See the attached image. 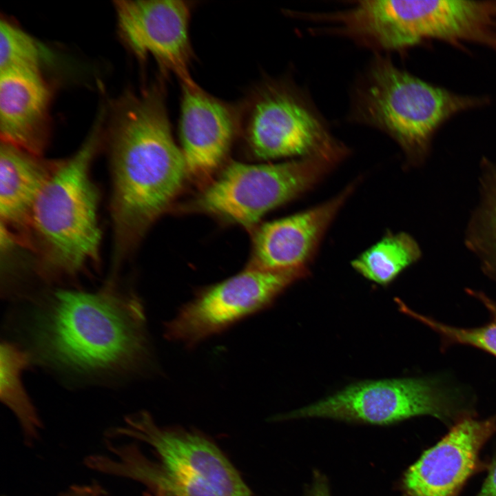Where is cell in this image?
<instances>
[{"mask_svg": "<svg viewBox=\"0 0 496 496\" xmlns=\"http://www.w3.org/2000/svg\"><path fill=\"white\" fill-rule=\"evenodd\" d=\"M107 138L116 266L171 204L187 171L160 85L123 95L114 107Z\"/></svg>", "mask_w": 496, "mask_h": 496, "instance_id": "1", "label": "cell"}, {"mask_svg": "<svg viewBox=\"0 0 496 496\" xmlns=\"http://www.w3.org/2000/svg\"><path fill=\"white\" fill-rule=\"evenodd\" d=\"M143 307L111 283L89 293L58 290L32 312L28 334L39 359L78 375L132 371L147 353Z\"/></svg>", "mask_w": 496, "mask_h": 496, "instance_id": "2", "label": "cell"}, {"mask_svg": "<svg viewBox=\"0 0 496 496\" xmlns=\"http://www.w3.org/2000/svg\"><path fill=\"white\" fill-rule=\"evenodd\" d=\"M114 432L147 444L154 461L134 445L111 446L115 458L95 456L94 469L131 478L167 496H252L224 453L198 433L161 427L146 412L127 417Z\"/></svg>", "mask_w": 496, "mask_h": 496, "instance_id": "3", "label": "cell"}, {"mask_svg": "<svg viewBox=\"0 0 496 496\" xmlns=\"http://www.w3.org/2000/svg\"><path fill=\"white\" fill-rule=\"evenodd\" d=\"M103 118L101 112L81 146L62 160L35 202L28 250L35 256L37 271L43 279L74 277L87 264L99 262V196L90 167L101 145Z\"/></svg>", "mask_w": 496, "mask_h": 496, "instance_id": "4", "label": "cell"}, {"mask_svg": "<svg viewBox=\"0 0 496 496\" xmlns=\"http://www.w3.org/2000/svg\"><path fill=\"white\" fill-rule=\"evenodd\" d=\"M486 101L428 83L377 54L353 89L349 116L386 133L409 161L420 163L445 121Z\"/></svg>", "mask_w": 496, "mask_h": 496, "instance_id": "5", "label": "cell"}, {"mask_svg": "<svg viewBox=\"0 0 496 496\" xmlns=\"http://www.w3.org/2000/svg\"><path fill=\"white\" fill-rule=\"evenodd\" d=\"M239 131L261 159L313 158L335 164L347 154L308 97L284 79L254 91L239 111Z\"/></svg>", "mask_w": 496, "mask_h": 496, "instance_id": "6", "label": "cell"}, {"mask_svg": "<svg viewBox=\"0 0 496 496\" xmlns=\"http://www.w3.org/2000/svg\"><path fill=\"white\" fill-rule=\"evenodd\" d=\"M457 388L435 377L403 378L357 382L277 420L328 418L388 425L431 415L455 423L470 415Z\"/></svg>", "mask_w": 496, "mask_h": 496, "instance_id": "7", "label": "cell"}, {"mask_svg": "<svg viewBox=\"0 0 496 496\" xmlns=\"http://www.w3.org/2000/svg\"><path fill=\"white\" fill-rule=\"evenodd\" d=\"M333 165L313 158L270 164L232 163L205 188L194 206L251 227L270 210L312 187Z\"/></svg>", "mask_w": 496, "mask_h": 496, "instance_id": "8", "label": "cell"}, {"mask_svg": "<svg viewBox=\"0 0 496 496\" xmlns=\"http://www.w3.org/2000/svg\"><path fill=\"white\" fill-rule=\"evenodd\" d=\"M307 268L262 271L247 268L210 287L185 304L165 325L170 340L192 346L238 320L269 307Z\"/></svg>", "mask_w": 496, "mask_h": 496, "instance_id": "9", "label": "cell"}, {"mask_svg": "<svg viewBox=\"0 0 496 496\" xmlns=\"http://www.w3.org/2000/svg\"><path fill=\"white\" fill-rule=\"evenodd\" d=\"M121 38L139 59L153 57L181 84L195 83L189 66L191 6L178 0H121L114 2Z\"/></svg>", "mask_w": 496, "mask_h": 496, "instance_id": "10", "label": "cell"}, {"mask_svg": "<svg viewBox=\"0 0 496 496\" xmlns=\"http://www.w3.org/2000/svg\"><path fill=\"white\" fill-rule=\"evenodd\" d=\"M496 432V415L458 420L448 433L404 473L403 496H458L474 472L479 452Z\"/></svg>", "mask_w": 496, "mask_h": 496, "instance_id": "11", "label": "cell"}, {"mask_svg": "<svg viewBox=\"0 0 496 496\" xmlns=\"http://www.w3.org/2000/svg\"><path fill=\"white\" fill-rule=\"evenodd\" d=\"M182 85L179 133L187 176L203 182L223 163L239 132V111L196 83Z\"/></svg>", "mask_w": 496, "mask_h": 496, "instance_id": "12", "label": "cell"}, {"mask_svg": "<svg viewBox=\"0 0 496 496\" xmlns=\"http://www.w3.org/2000/svg\"><path fill=\"white\" fill-rule=\"evenodd\" d=\"M354 189L352 184L311 209L261 225L247 268L283 271L307 268L326 230Z\"/></svg>", "mask_w": 496, "mask_h": 496, "instance_id": "13", "label": "cell"}, {"mask_svg": "<svg viewBox=\"0 0 496 496\" xmlns=\"http://www.w3.org/2000/svg\"><path fill=\"white\" fill-rule=\"evenodd\" d=\"M51 99L41 72H0L1 142L42 156L50 137Z\"/></svg>", "mask_w": 496, "mask_h": 496, "instance_id": "14", "label": "cell"}, {"mask_svg": "<svg viewBox=\"0 0 496 496\" xmlns=\"http://www.w3.org/2000/svg\"><path fill=\"white\" fill-rule=\"evenodd\" d=\"M62 160L47 159L1 142L0 234L28 249L32 212L43 187Z\"/></svg>", "mask_w": 496, "mask_h": 496, "instance_id": "15", "label": "cell"}, {"mask_svg": "<svg viewBox=\"0 0 496 496\" xmlns=\"http://www.w3.org/2000/svg\"><path fill=\"white\" fill-rule=\"evenodd\" d=\"M479 199L466 227L464 242L484 273L496 282V164L483 160Z\"/></svg>", "mask_w": 496, "mask_h": 496, "instance_id": "16", "label": "cell"}, {"mask_svg": "<svg viewBox=\"0 0 496 496\" xmlns=\"http://www.w3.org/2000/svg\"><path fill=\"white\" fill-rule=\"evenodd\" d=\"M421 256V249L411 235L390 233L360 254L351 265L365 278L384 286Z\"/></svg>", "mask_w": 496, "mask_h": 496, "instance_id": "17", "label": "cell"}, {"mask_svg": "<svg viewBox=\"0 0 496 496\" xmlns=\"http://www.w3.org/2000/svg\"><path fill=\"white\" fill-rule=\"evenodd\" d=\"M0 397L15 414L28 442L37 437L40 420L21 380V372L29 364V355L16 345L2 342L0 347Z\"/></svg>", "mask_w": 496, "mask_h": 496, "instance_id": "18", "label": "cell"}, {"mask_svg": "<svg viewBox=\"0 0 496 496\" xmlns=\"http://www.w3.org/2000/svg\"><path fill=\"white\" fill-rule=\"evenodd\" d=\"M466 292L480 302L489 314V320L484 325L472 327H457L422 315L402 305V312L429 327L440 338L441 348L446 349L454 345H467L479 349L496 357V301L480 291L467 289Z\"/></svg>", "mask_w": 496, "mask_h": 496, "instance_id": "19", "label": "cell"}, {"mask_svg": "<svg viewBox=\"0 0 496 496\" xmlns=\"http://www.w3.org/2000/svg\"><path fill=\"white\" fill-rule=\"evenodd\" d=\"M50 53L43 44L6 19L0 21V72L24 70L41 72Z\"/></svg>", "mask_w": 496, "mask_h": 496, "instance_id": "20", "label": "cell"}, {"mask_svg": "<svg viewBox=\"0 0 496 496\" xmlns=\"http://www.w3.org/2000/svg\"><path fill=\"white\" fill-rule=\"evenodd\" d=\"M104 490L97 484L71 486L61 496H103Z\"/></svg>", "mask_w": 496, "mask_h": 496, "instance_id": "21", "label": "cell"}, {"mask_svg": "<svg viewBox=\"0 0 496 496\" xmlns=\"http://www.w3.org/2000/svg\"><path fill=\"white\" fill-rule=\"evenodd\" d=\"M476 496H496V455L490 464L483 486Z\"/></svg>", "mask_w": 496, "mask_h": 496, "instance_id": "22", "label": "cell"}, {"mask_svg": "<svg viewBox=\"0 0 496 496\" xmlns=\"http://www.w3.org/2000/svg\"><path fill=\"white\" fill-rule=\"evenodd\" d=\"M307 496H331L327 479L319 471H315L313 480Z\"/></svg>", "mask_w": 496, "mask_h": 496, "instance_id": "23", "label": "cell"}, {"mask_svg": "<svg viewBox=\"0 0 496 496\" xmlns=\"http://www.w3.org/2000/svg\"><path fill=\"white\" fill-rule=\"evenodd\" d=\"M143 496H167L164 494L160 493H154L148 491L147 493H145Z\"/></svg>", "mask_w": 496, "mask_h": 496, "instance_id": "24", "label": "cell"}]
</instances>
